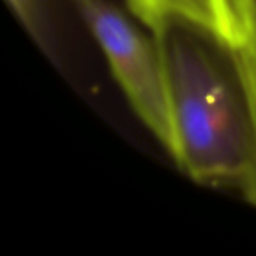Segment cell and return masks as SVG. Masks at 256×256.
Masks as SVG:
<instances>
[{"mask_svg": "<svg viewBox=\"0 0 256 256\" xmlns=\"http://www.w3.org/2000/svg\"><path fill=\"white\" fill-rule=\"evenodd\" d=\"M172 26L153 34L160 46L174 128L171 159L194 182L238 184L248 164L249 130L237 82L196 36Z\"/></svg>", "mask_w": 256, "mask_h": 256, "instance_id": "6da1fadb", "label": "cell"}, {"mask_svg": "<svg viewBox=\"0 0 256 256\" xmlns=\"http://www.w3.org/2000/svg\"><path fill=\"white\" fill-rule=\"evenodd\" d=\"M99 44L128 102L172 156L174 128L164 56L156 38L144 33L110 0H72Z\"/></svg>", "mask_w": 256, "mask_h": 256, "instance_id": "7a4b0ae2", "label": "cell"}, {"mask_svg": "<svg viewBox=\"0 0 256 256\" xmlns=\"http://www.w3.org/2000/svg\"><path fill=\"white\" fill-rule=\"evenodd\" d=\"M234 34L225 48L234 80L244 105L249 154L238 188L248 202L256 207V0H230Z\"/></svg>", "mask_w": 256, "mask_h": 256, "instance_id": "3957f363", "label": "cell"}, {"mask_svg": "<svg viewBox=\"0 0 256 256\" xmlns=\"http://www.w3.org/2000/svg\"><path fill=\"white\" fill-rule=\"evenodd\" d=\"M129 12L152 34L182 24L200 30L224 50L234 34L230 0H124Z\"/></svg>", "mask_w": 256, "mask_h": 256, "instance_id": "277c9868", "label": "cell"}]
</instances>
